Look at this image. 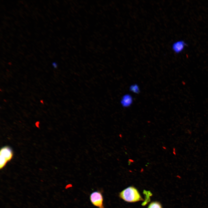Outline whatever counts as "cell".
Returning a JSON list of instances; mask_svg holds the SVG:
<instances>
[{
  "mask_svg": "<svg viewBox=\"0 0 208 208\" xmlns=\"http://www.w3.org/2000/svg\"><path fill=\"white\" fill-rule=\"evenodd\" d=\"M119 196L125 201L129 202H135L143 200L138 190L132 187L125 189L119 194Z\"/></svg>",
  "mask_w": 208,
  "mask_h": 208,
  "instance_id": "1",
  "label": "cell"
},
{
  "mask_svg": "<svg viewBox=\"0 0 208 208\" xmlns=\"http://www.w3.org/2000/svg\"><path fill=\"white\" fill-rule=\"evenodd\" d=\"M13 153L11 149L8 146L2 148L0 152V168H3L7 163L12 158Z\"/></svg>",
  "mask_w": 208,
  "mask_h": 208,
  "instance_id": "2",
  "label": "cell"
},
{
  "mask_svg": "<svg viewBox=\"0 0 208 208\" xmlns=\"http://www.w3.org/2000/svg\"><path fill=\"white\" fill-rule=\"evenodd\" d=\"M90 199L94 206L98 208H104L103 197L100 192L95 191L92 193L90 196Z\"/></svg>",
  "mask_w": 208,
  "mask_h": 208,
  "instance_id": "3",
  "label": "cell"
},
{
  "mask_svg": "<svg viewBox=\"0 0 208 208\" xmlns=\"http://www.w3.org/2000/svg\"><path fill=\"white\" fill-rule=\"evenodd\" d=\"M186 46V43L184 41L179 40L173 44L172 49L174 53H179L183 51Z\"/></svg>",
  "mask_w": 208,
  "mask_h": 208,
  "instance_id": "4",
  "label": "cell"
},
{
  "mask_svg": "<svg viewBox=\"0 0 208 208\" xmlns=\"http://www.w3.org/2000/svg\"><path fill=\"white\" fill-rule=\"evenodd\" d=\"M148 208H162L160 204L157 202H152L149 205Z\"/></svg>",
  "mask_w": 208,
  "mask_h": 208,
  "instance_id": "5",
  "label": "cell"
},
{
  "mask_svg": "<svg viewBox=\"0 0 208 208\" xmlns=\"http://www.w3.org/2000/svg\"><path fill=\"white\" fill-rule=\"evenodd\" d=\"M133 162H134V161L133 159H129L128 164L129 165H130V164H131V163H133Z\"/></svg>",
  "mask_w": 208,
  "mask_h": 208,
  "instance_id": "6",
  "label": "cell"
},
{
  "mask_svg": "<svg viewBox=\"0 0 208 208\" xmlns=\"http://www.w3.org/2000/svg\"><path fill=\"white\" fill-rule=\"evenodd\" d=\"M53 66L54 67H55V68L56 67V65L55 63H53Z\"/></svg>",
  "mask_w": 208,
  "mask_h": 208,
  "instance_id": "7",
  "label": "cell"
},
{
  "mask_svg": "<svg viewBox=\"0 0 208 208\" xmlns=\"http://www.w3.org/2000/svg\"><path fill=\"white\" fill-rule=\"evenodd\" d=\"M162 148H163L164 149H166V147H165V146H162Z\"/></svg>",
  "mask_w": 208,
  "mask_h": 208,
  "instance_id": "8",
  "label": "cell"
}]
</instances>
